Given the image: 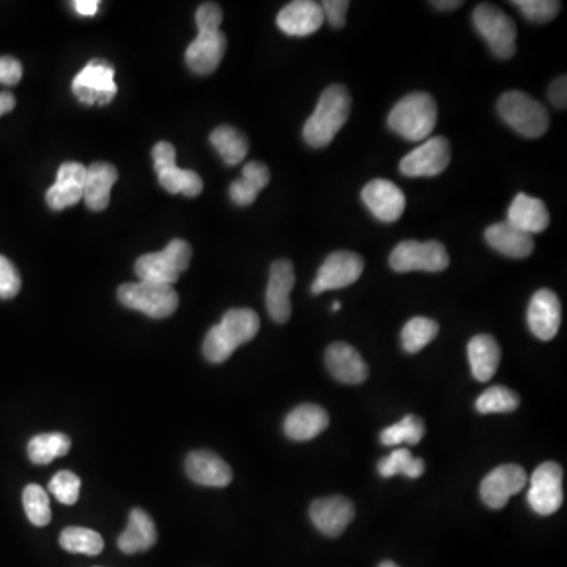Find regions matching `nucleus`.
<instances>
[{
  "mask_svg": "<svg viewBox=\"0 0 567 567\" xmlns=\"http://www.w3.org/2000/svg\"><path fill=\"white\" fill-rule=\"evenodd\" d=\"M449 163H451V144L443 136H437L408 153L399 167L405 177H435L446 171Z\"/></svg>",
  "mask_w": 567,
  "mask_h": 567,
  "instance_id": "nucleus-13",
  "label": "nucleus"
},
{
  "mask_svg": "<svg viewBox=\"0 0 567 567\" xmlns=\"http://www.w3.org/2000/svg\"><path fill=\"white\" fill-rule=\"evenodd\" d=\"M462 4H464V2H459V0H437V2H432V5H434L437 10H441V12L456 10V8H459Z\"/></svg>",
  "mask_w": 567,
  "mask_h": 567,
  "instance_id": "nucleus-48",
  "label": "nucleus"
},
{
  "mask_svg": "<svg viewBox=\"0 0 567 567\" xmlns=\"http://www.w3.org/2000/svg\"><path fill=\"white\" fill-rule=\"evenodd\" d=\"M563 468L544 462L531 476L528 503L539 516H552L563 506Z\"/></svg>",
  "mask_w": 567,
  "mask_h": 567,
  "instance_id": "nucleus-11",
  "label": "nucleus"
},
{
  "mask_svg": "<svg viewBox=\"0 0 567 567\" xmlns=\"http://www.w3.org/2000/svg\"><path fill=\"white\" fill-rule=\"evenodd\" d=\"M71 440L68 435L52 432V434L35 435L27 445V456L37 465L51 464L52 460L67 456L70 453Z\"/></svg>",
  "mask_w": 567,
  "mask_h": 567,
  "instance_id": "nucleus-32",
  "label": "nucleus"
},
{
  "mask_svg": "<svg viewBox=\"0 0 567 567\" xmlns=\"http://www.w3.org/2000/svg\"><path fill=\"white\" fill-rule=\"evenodd\" d=\"M270 183V171L264 163L251 161L243 167V177L230 185V199L238 207H248L256 201L260 191Z\"/></svg>",
  "mask_w": 567,
  "mask_h": 567,
  "instance_id": "nucleus-30",
  "label": "nucleus"
},
{
  "mask_svg": "<svg viewBox=\"0 0 567 567\" xmlns=\"http://www.w3.org/2000/svg\"><path fill=\"white\" fill-rule=\"evenodd\" d=\"M259 330V315L252 309H230L224 314L221 323L215 325L205 336V358L213 364L224 363L240 345L256 338Z\"/></svg>",
  "mask_w": 567,
  "mask_h": 567,
  "instance_id": "nucleus-2",
  "label": "nucleus"
},
{
  "mask_svg": "<svg viewBox=\"0 0 567 567\" xmlns=\"http://www.w3.org/2000/svg\"><path fill=\"white\" fill-rule=\"evenodd\" d=\"M49 492L62 504H75L81 493V479L73 471H59L49 482Z\"/></svg>",
  "mask_w": 567,
  "mask_h": 567,
  "instance_id": "nucleus-40",
  "label": "nucleus"
},
{
  "mask_svg": "<svg viewBox=\"0 0 567 567\" xmlns=\"http://www.w3.org/2000/svg\"><path fill=\"white\" fill-rule=\"evenodd\" d=\"M473 24L495 56L500 59L514 57L517 27L503 10L492 4H479L473 12Z\"/></svg>",
  "mask_w": 567,
  "mask_h": 567,
  "instance_id": "nucleus-7",
  "label": "nucleus"
},
{
  "mask_svg": "<svg viewBox=\"0 0 567 567\" xmlns=\"http://www.w3.org/2000/svg\"><path fill=\"white\" fill-rule=\"evenodd\" d=\"M119 180V172L112 164L97 161L87 167L82 199L92 212H103L111 202L112 186Z\"/></svg>",
  "mask_w": 567,
  "mask_h": 567,
  "instance_id": "nucleus-24",
  "label": "nucleus"
},
{
  "mask_svg": "<svg viewBox=\"0 0 567 567\" xmlns=\"http://www.w3.org/2000/svg\"><path fill=\"white\" fill-rule=\"evenodd\" d=\"M325 363L331 375L345 385H360L369 377V367L363 356L344 342H334L328 347Z\"/></svg>",
  "mask_w": 567,
  "mask_h": 567,
  "instance_id": "nucleus-23",
  "label": "nucleus"
},
{
  "mask_svg": "<svg viewBox=\"0 0 567 567\" xmlns=\"http://www.w3.org/2000/svg\"><path fill=\"white\" fill-rule=\"evenodd\" d=\"M508 223L525 234H541L550 226L549 208L528 194H517L508 210Z\"/></svg>",
  "mask_w": 567,
  "mask_h": 567,
  "instance_id": "nucleus-26",
  "label": "nucleus"
},
{
  "mask_svg": "<svg viewBox=\"0 0 567 567\" xmlns=\"http://www.w3.org/2000/svg\"><path fill=\"white\" fill-rule=\"evenodd\" d=\"M468 360L471 372L478 382H489L500 366L501 349L490 334H478L468 342Z\"/></svg>",
  "mask_w": 567,
  "mask_h": 567,
  "instance_id": "nucleus-28",
  "label": "nucleus"
},
{
  "mask_svg": "<svg viewBox=\"0 0 567 567\" xmlns=\"http://www.w3.org/2000/svg\"><path fill=\"white\" fill-rule=\"evenodd\" d=\"M75 5L76 12L82 16H93L98 12V7H100V2L98 0H76L73 2Z\"/></svg>",
  "mask_w": 567,
  "mask_h": 567,
  "instance_id": "nucleus-46",
  "label": "nucleus"
},
{
  "mask_svg": "<svg viewBox=\"0 0 567 567\" xmlns=\"http://www.w3.org/2000/svg\"><path fill=\"white\" fill-rule=\"evenodd\" d=\"M191 259H193L191 246L185 240L175 238L163 251L139 257L134 270L141 281L172 286L183 271L188 270Z\"/></svg>",
  "mask_w": 567,
  "mask_h": 567,
  "instance_id": "nucleus-5",
  "label": "nucleus"
},
{
  "mask_svg": "<svg viewBox=\"0 0 567 567\" xmlns=\"http://www.w3.org/2000/svg\"><path fill=\"white\" fill-rule=\"evenodd\" d=\"M221 23H223V10L218 4L207 2L197 8V30H219Z\"/></svg>",
  "mask_w": 567,
  "mask_h": 567,
  "instance_id": "nucleus-42",
  "label": "nucleus"
},
{
  "mask_svg": "<svg viewBox=\"0 0 567 567\" xmlns=\"http://www.w3.org/2000/svg\"><path fill=\"white\" fill-rule=\"evenodd\" d=\"M366 207L382 223H394L405 210V196L399 186L390 180H372L361 191Z\"/></svg>",
  "mask_w": 567,
  "mask_h": 567,
  "instance_id": "nucleus-17",
  "label": "nucleus"
},
{
  "mask_svg": "<svg viewBox=\"0 0 567 567\" xmlns=\"http://www.w3.org/2000/svg\"><path fill=\"white\" fill-rule=\"evenodd\" d=\"M21 290V276L15 265L7 259L0 256V298L10 300L15 298Z\"/></svg>",
  "mask_w": 567,
  "mask_h": 567,
  "instance_id": "nucleus-41",
  "label": "nucleus"
},
{
  "mask_svg": "<svg viewBox=\"0 0 567 567\" xmlns=\"http://www.w3.org/2000/svg\"><path fill=\"white\" fill-rule=\"evenodd\" d=\"M295 286V268L287 259L276 260L270 268V281L267 287V309L276 323L289 322L292 315L290 292Z\"/></svg>",
  "mask_w": 567,
  "mask_h": 567,
  "instance_id": "nucleus-15",
  "label": "nucleus"
},
{
  "mask_svg": "<svg viewBox=\"0 0 567 567\" xmlns=\"http://www.w3.org/2000/svg\"><path fill=\"white\" fill-rule=\"evenodd\" d=\"M549 98L552 101L553 106L558 109H566L567 104V78L566 76H561V78L555 79L552 82V86L549 89Z\"/></svg>",
  "mask_w": 567,
  "mask_h": 567,
  "instance_id": "nucleus-45",
  "label": "nucleus"
},
{
  "mask_svg": "<svg viewBox=\"0 0 567 567\" xmlns=\"http://www.w3.org/2000/svg\"><path fill=\"white\" fill-rule=\"evenodd\" d=\"M438 334V323L426 317H415L405 323L401 341L407 353H418L434 341Z\"/></svg>",
  "mask_w": 567,
  "mask_h": 567,
  "instance_id": "nucleus-36",
  "label": "nucleus"
},
{
  "mask_svg": "<svg viewBox=\"0 0 567 567\" xmlns=\"http://www.w3.org/2000/svg\"><path fill=\"white\" fill-rule=\"evenodd\" d=\"M424 434L426 427L423 419L415 415H407L399 423L386 427L380 434V441L385 446H397L402 443L418 445L419 441L423 440Z\"/></svg>",
  "mask_w": 567,
  "mask_h": 567,
  "instance_id": "nucleus-35",
  "label": "nucleus"
},
{
  "mask_svg": "<svg viewBox=\"0 0 567 567\" xmlns=\"http://www.w3.org/2000/svg\"><path fill=\"white\" fill-rule=\"evenodd\" d=\"M423 459L413 457L412 453L405 448L394 449L390 456L380 460L377 465L378 475L382 478H393L396 475H404L407 478L416 479L423 475Z\"/></svg>",
  "mask_w": 567,
  "mask_h": 567,
  "instance_id": "nucleus-33",
  "label": "nucleus"
},
{
  "mask_svg": "<svg viewBox=\"0 0 567 567\" xmlns=\"http://www.w3.org/2000/svg\"><path fill=\"white\" fill-rule=\"evenodd\" d=\"M210 144L227 166H237L243 163L249 152L248 138L240 130L230 125L218 126L210 134Z\"/></svg>",
  "mask_w": 567,
  "mask_h": 567,
  "instance_id": "nucleus-31",
  "label": "nucleus"
},
{
  "mask_svg": "<svg viewBox=\"0 0 567 567\" xmlns=\"http://www.w3.org/2000/svg\"><path fill=\"white\" fill-rule=\"evenodd\" d=\"M125 308L149 315L152 319H166L178 308V295L174 287L153 282H130L123 284L117 292Z\"/></svg>",
  "mask_w": 567,
  "mask_h": 567,
  "instance_id": "nucleus-6",
  "label": "nucleus"
},
{
  "mask_svg": "<svg viewBox=\"0 0 567 567\" xmlns=\"http://www.w3.org/2000/svg\"><path fill=\"white\" fill-rule=\"evenodd\" d=\"M330 424L327 410L315 404L293 408L284 421V432L290 440L308 441L319 437Z\"/></svg>",
  "mask_w": 567,
  "mask_h": 567,
  "instance_id": "nucleus-25",
  "label": "nucleus"
},
{
  "mask_svg": "<svg viewBox=\"0 0 567 567\" xmlns=\"http://www.w3.org/2000/svg\"><path fill=\"white\" fill-rule=\"evenodd\" d=\"M309 516L320 533L328 538H338L355 517V506L349 498L339 495L319 498L311 504Z\"/></svg>",
  "mask_w": 567,
  "mask_h": 567,
  "instance_id": "nucleus-18",
  "label": "nucleus"
},
{
  "mask_svg": "<svg viewBox=\"0 0 567 567\" xmlns=\"http://www.w3.org/2000/svg\"><path fill=\"white\" fill-rule=\"evenodd\" d=\"M86 172L87 167L76 161H68L60 166L56 183L46 191V204L51 210L60 212L82 201Z\"/></svg>",
  "mask_w": 567,
  "mask_h": 567,
  "instance_id": "nucleus-20",
  "label": "nucleus"
},
{
  "mask_svg": "<svg viewBox=\"0 0 567 567\" xmlns=\"http://www.w3.org/2000/svg\"><path fill=\"white\" fill-rule=\"evenodd\" d=\"M153 167H155L158 182L167 193L185 194L186 197H196L202 193L204 182L194 171L180 169L175 163L174 145L171 142H158L153 147Z\"/></svg>",
  "mask_w": 567,
  "mask_h": 567,
  "instance_id": "nucleus-10",
  "label": "nucleus"
},
{
  "mask_svg": "<svg viewBox=\"0 0 567 567\" xmlns=\"http://www.w3.org/2000/svg\"><path fill=\"white\" fill-rule=\"evenodd\" d=\"M352 97L341 84L327 87L320 95L314 114L306 120L303 138L314 149H325L349 120Z\"/></svg>",
  "mask_w": 567,
  "mask_h": 567,
  "instance_id": "nucleus-1",
  "label": "nucleus"
},
{
  "mask_svg": "<svg viewBox=\"0 0 567 567\" xmlns=\"http://www.w3.org/2000/svg\"><path fill=\"white\" fill-rule=\"evenodd\" d=\"M16 106V98L10 92L0 93V115L13 111Z\"/></svg>",
  "mask_w": 567,
  "mask_h": 567,
  "instance_id": "nucleus-47",
  "label": "nucleus"
},
{
  "mask_svg": "<svg viewBox=\"0 0 567 567\" xmlns=\"http://www.w3.org/2000/svg\"><path fill=\"white\" fill-rule=\"evenodd\" d=\"M451 264L448 251L440 241H402L393 249L390 267L397 273L408 271H427L440 273Z\"/></svg>",
  "mask_w": 567,
  "mask_h": 567,
  "instance_id": "nucleus-8",
  "label": "nucleus"
},
{
  "mask_svg": "<svg viewBox=\"0 0 567 567\" xmlns=\"http://www.w3.org/2000/svg\"><path fill=\"white\" fill-rule=\"evenodd\" d=\"M320 7H322L325 21H328L331 27L342 29L345 26V16L350 7L349 0H323Z\"/></svg>",
  "mask_w": 567,
  "mask_h": 567,
  "instance_id": "nucleus-43",
  "label": "nucleus"
},
{
  "mask_svg": "<svg viewBox=\"0 0 567 567\" xmlns=\"http://www.w3.org/2000/svg\"><path fill=\"white\" fill-rule=\"evenodd\" d=\"M227 38L221 30H199L196 40L186 49V63L196 75H212L226 54Z\"/></svg>",
  "mask_w": 567,
  "mask_h": 567,
  "instance_id": "nucleus-16",
  "label": "nucleus"
},
{
  "mask_svg": "<svg viewBox=\"0 0 567 567\" xmlns=\"http://www.w3.org/2000/svg\"><path fill=\"white\" fill-rule=\"evenodd\" d=\"M486 240L495 251L511 259H527L534 251L533 235L525 234L508 221L492 224L486 230Z\"/></svg>",
  "mask_w": 567,
  "mask_h": 567,
  "instance_id": "nucleus-27",
  "label": "nucleus"
},
{
  "mask_svg": "<svg viewBox=\"0 0 567 567\" xmlns=\"http://www.w3.org/2000/svg\"><path fill=\"white\" fill-rule=\"evenodd\" d=\"M378 567H399V566H397L396 563H393V561H382V563H380V566Z\"/></svg>",
  "mask_w": 567,
  "mask_h": 567,
  "instance_id": "nucleus-49",
  "label": "nucleus"
},
{
  "mask_svg": "<svg viewBox=\"0 0 567 567\" xmlns=\"http://www.w3.org/2000/svg\"><path fill=\"white\" fill-rule=\"evenodd\" d=\"M158 539L155 522L144 509H133L130 512L128 527L119 536V549L123 553L133 555V553L145 552L152 549Z\"/></svg>",
  "mask_w": 567,
  "mask_h": 567,
  "instance_id": "nucleus-29",
  "label": "nucleus"
},
{
  "mask_svg": "<svg viewBox=\"0 0 567 567\" xmlns=\"http://www.w3.org/2000/svg\"><path fill=\"white\" fill-rule=\"evenodd\" d=\"M71 90L82 104L106 106L114 100L119 90L115 82L114 67L108 60H90L86 68H82L73 79Z\"/></svg>",
  "mask_w": 567,
  "mask_h": 567,
  "instance_id": "nucleus-9",
  "label": "nucleus"
},
{
  "mask_svg": "<svg viewBox=\"0 0 567 567\" xmlns=\"http://www.w3.org/2000/svg\"><path fill=\"white\" fill-rule=\"evenodd\" d=\"M331 309H333V312H338L339 309H341V303H339V301H336V303H333V306H331Z\"/></svg>",
  "mask_w": 567,
  "mask_h": 567,
  "instance_id": "nucleus-50",
  "label": "nucleus"
},
{
  "mask_svg": "<svg viewBox=\"0 0 567 567\" xmlns=\"http://www.w3.org/2000/svg\"><path fill=\"white\" fill-rule=\"evenodd\" d=\"M23 78V65L15 57H0V84L16 86Z\"/></svg>",
  "mask_w": 567,
  "mask_h": 567,
  "instance_id": "nucleus-44",
  "label": "nucleus"
},
{
  "mask_svg": "<svg viewBox=\"0 0 567 567\" xmlns=\"http://www.w3.org/2000/svg\"><path fill=\"white\" fill-rule=\"evenodd\" d=\"M276 23L290 37H308L323 26L325 16L314 0H295L282 8Z\"/></svg>",
  "mask_w": 567,
  "mask_h": 567,
  "instance_id": "nucleus-21",
  "label": "nucleus"
},
{
  "mask_svg": "<svg viewBox=\"0 0 567 567\" xmlns=\"http://www.w3.org/2000/svg\"><path fill=\"white\" fill-rule=\"evenodd\" d=\"M364 260L352 251H336L327 257L312 282V293L328 292L352 286L363 275Z\"/></svg>",
  "mask_w": 567,
  "mask_h": 567,
  "instance_id": "nucleus-12",
  "label": "nucleus"
},
{
  "mask_svg": "<svg viewBox=\"0 0 567 567\" xmlns=\"http://www.w3.org/2000/svg\"><path fill=\"white\" fill-rule=\"evenodd\" d=\"M185 468L188 478L199 486L226 487L234 478L224 459L208 449H199L189 454Z\"/></svg>",
  "mask_w": 567,
  "mask_h": 567,
  "instance_id": "nucleus-22",
  "label": "nucleus"
},
{
  "mask_svg": "<svg viewBox=\"0 0 567 567\" xmlns=\"http://www.w3.org/2000/svg\"><path fill=\"white\" fill-rule=\"evenodd\" d=\"M438 109L432 95L410 93L397 101L388 115V126L407 141L419 142L429 138L437 126Z\"/></svg>",
  "mask_w": 567,
  "mask_h": 567,
  "instance_id": "nucleus-3",
  "label": "nucleus"
},
{
  "mask_svg": "<svg viewBox=\"0 0 567 567\" xmlns=\"http://www.w3.org/2000/svg\"><path fill=\"white\" fill-rule=\"evenodd\" d=\"M512 5H516L528 21L539 24L550 23L561 10L556 0H514Z\"/></svg>",
  "mask_w": 567,
  "mask_h": 567,
  "instance_id": "nucleus-39",
  "label": "nucleus"
},
{
  "mask_svg": "<svg viewBox=\"0 0 567 567\" xmlns=\"http://www.w3.org/2000/svg\"><path fill=\"white\" fill-rule=\"evenodd\" d=\"M528 327L541 341H552L561 325V303L556 293L541 289L534 293L528 306Z\"/></svg>",
  "mask_w": 567,
  "mask_h": 567,
  "instance_id": "nucleus-19",
  "label": "nucleus"
},
{
  "mask_svg": "<svg viewBox=\"0 0 567 567\" xmlns=\"http://www.w3.org/2000/svg\"><path fill=\"white\" fill-rule=\"evenodd\" d=\"M60 547L70 553L82 555H100L104 549L101 534L90 528L68 527L60 533Z\"/></svg>",
  "mask_w": 567,
  "mask_h": 567,
  "instance_id": "nucleus-34",
  "label": "nucleus"
},
{
  "mask_svg": "<svg viewBox=\"0 0 567 567\" xmlns=\"http://www.w3.org/2000/svg\"><path fill=\"white\" fill-rule=\"evenodd\" d=\"M525 486L527 473L520 465H500L482 479L481 498L490 509H501L512 495L522 492Z\"/></svg>",
  "mask_w": 567,
  "mask_h": 567,
  "instance_id": "nucleus-14",
  "label": "nucleus"
},
{
  "mask_svg": "<svg viewBox=\"0 0 567 567\" xmlns=\"http://www.w3.org/2000/svg\"><path fill=\"white\" fill-rule=\"evenodd\" d=\"M497 108L501 119L525 138H541L549 130V111L528 93L519 90L503 93Z\"/></svg>",
  "mask_w": 567,
  "mask_h": 567,
  "instance_id": "nucleus-4",
  "label": "nucleus"
},
{
  "mask_svg": "<svg viewBox=\"0 0 567 567\" xmlns=\"http://www.w3.org/2000/svg\"><path fill=\"white\" fill-rule=\"evenodd\" d=\"M520 405V397L517 393L509 390L506 386H492L489 390L484 391L476 401V410L481 415H490V413H511L517 410Z\"/></svg>",
  "mask_w": 567,
  "mask_h": 567,
  "instance_id": "nucleus-37",
  "label": "nucleus"
},
{
  "mask_svg": "<svg viewBox=\"0 0 567 567\" xmlns=\"http://www.w3.org/2000/svg\"><path fill=\"white\" fill-rule=\"evenodd\" d=\"M23 506L27 519L35 527H46L51 522V506L46 490L38 484H29L23 492Z\"/></svg>",
  "mask_w": 567,
  "mask_h": 567,
  "instance_id": "nucleus-38",
  "label": "nucleus"
}]
</instances>
